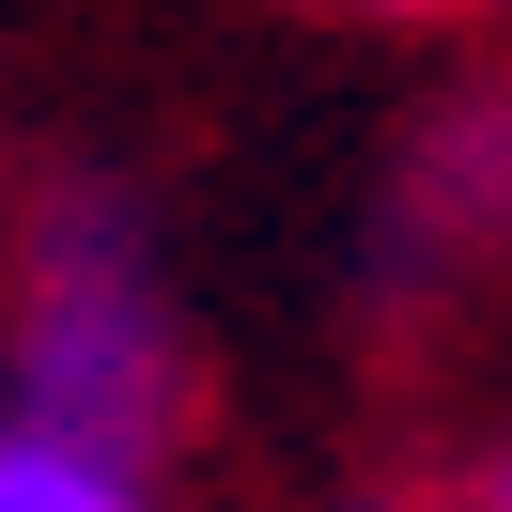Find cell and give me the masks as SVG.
Returning a JSON list of instances; mask_svg holds the SVG:
<instances>
[{
  "label": "cell",
  "mask_w": 512,
  "mask_h": 512,
  "mask_svg": "<svg viewBox=\"0 0 512 512\" xmlns=\"http://www.w3.org/2000/svg\"><path fill=\"white\" fill-rule=\"evenodd\" d=\"M0 419H47V435H94L171 466L202 419V357L171 311L156 218H140L125 171H47L16 202V295H0Z\"/></svg>",
  "instance_id": "1"
},
{
  "label": "cell",
  "mask_w": 512,
  "mask_h": 512,
  "mask_svg": "<svg viewBox=\"0 0 512 512\" xmlns=\"http://www.w3.org/2000/svg\"><path fill=\"white\" fill-rule=\"evenodd\" d=\"M497 264H512V78H466L404 125L373 233H357V280H373V311H419V295H466Z\"/></svg>",
  "instance_id": "2"
},
{
  "label": "cell",
  "mask_w": 512,
  "mask_h": 512,
  "mask_svg": "<svg viewBox=\"0 0 512 512\" xmlns=\"http://www.w3.org/2000/svg\"><path fill=\"white\" fill-rule=\"evenodd\" d=\"M0 512H171V466L47 435V419H0Z\"/></svg>",
  "instance_id": "3"
},
{
  "label": "cell",
  "mask_w": 512,
  "mask_h": 512,
  "mask_svg": "<svg viewBox=\"0 0 512 512\" xmlns=\"http://www.w3.org/2000/svg\"><path fill=\"white\" fill-rule=\"evenodd\" d=\"M342 16H373V32H466V16H497V0H342Z\"/></svg>",
  "instance_id": "4"
},
{
  "label": "cell",
  "mask_w": 512,
  "mask_h": 512,
  "mask_svg": "<svg viewBox=\"0 0 512 512\" xmlns=\"http://www.w3.org/2000/svg\"><path fill=\"white\" fill-rule=\"evenodd\" d=\"M326 512H450V497H419V481H342Z\"/></svg>",
  "instance_id": "5"
},
{
  "label": "cell",
  "mask_w": 512,
  "mask_h": 512,
  "mask_svg": "<svg viewBox=\"0 0 512 512\" xmlns=\"http://www.w3.org/2000/svg\"><path fill=\"white\" fill-rule=\"evenodd\" d=\"M450 512H512V435H497V450L466 466V497H450Z\"/></svg>",
  "instance_id": "6"
}]
</instances>
